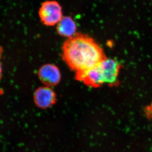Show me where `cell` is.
Wrapping results in <instances>:
<instances>
[{"instance_id":"52a82bcc","label":"cell","mask_w":152,"mask_h":152,"mask_svg":"<svg viewBox=\"0 0 152 152\" xmlns=\"http://www.w3.org/2000/svg\"><path fill=\"white\" fill-rule=\"evenodd\" d=\"M4 50L2 47L0 46V80L1 79L2 75V64L1 59Z\"/></svg>"},{"instance_id":"8992f818","label":"cell","mask_w":152,"mask_h":152,"mask_svg":"<svg viewBox=\"0 0 152 152\" xmlns=\"http://www.w3.org/2000/svg\"><path fill=\"white\" fill-rule=\"evenodd\" d=\"M56 29L60 35L70 38L76 34L77 25L72 17L64 16L58 23Z\"/></svg>"},{"instance_id":"3957f363","label":"cell","mask_w":152,"mask_h":152,"mask_svg":"<svg viewBox=\"0 0 152 152\" xmlns=\"http://www.w3.org/2000/svg\"><path fill=\"white\" fill-rule=\"evenodd\" d=\"M101 78L104 84L113 86L118 82L121 64L113 59L104 60L98 64Z\"/></svg>"},{"instance_id":"277c9868","label":"cell","mask_w":152,"mask_h":152,"mask_svg":"<svg viewBox=\"0 0 152 152\" xmlns=\"http://www.w3.org/2000/svg\"><path fill=\"white\" fill-rule=\"evenodd\" d=\"M40 80L48 87L57 86L61 79V74L58 68L52 64H47L42 66L38 72Z\"/></svg>"},{"instance_id":"6da1fadb","label":"cell","mask_w":152,"mask_h":152,"mask_svg":"<svg viewBox=\"0 0 152 152\" xmlns=\"http://www.w3.org/2000/svg\"><path fill=\"white\" fill-rule=\"evenodd\" d=\"M62 50L63 61L75 73L88 70L107 58L99 45L92 38L81 33L68 38Z\"/></svg>"},{"instance_id":"5b68a950","label":"cell","mask_w":152,"mask_h":152,"mask_svg":"<svg viewBox=\"0 0 152 152\" xmlns=\"http://www.w3.org/2000/svg\"><path fill=\"white\" fill-rule=\"evenodd\" d=\"M34 100L39 108H48L56 103V96L54 91L50 87H41L35 92Z\"/></svg>"},{"instance_id":"7a4b0ae2","label":"cell","mask_w":152,"mask_h":152,"mask_svg":"<svg viewBox=\"0 0 152 152\" xmlns=\"http://www.w3.org/2000/svg\"><path fill=\"white\" fill-rule=\"evenodd\" d=\"M41 21L48 26L57 25L62 18V8L56 1H47L42 3L39 9Z\"/></svg>"}]
</instances>
